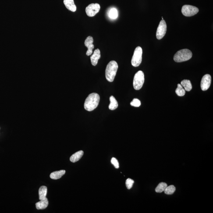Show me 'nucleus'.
Masks as SVG:
<instances>
[{
	"label": "nucleus",
	"mask_w": 213,
	"mask_h": 213,
	"mask_svg": "<svg viewBox=\"0 0 213 213\" xmlns=\"http://www.w3.org/2000/svg\"><path fill=\"white\" fill-rule=\"evenodd\" d=\"M142 54L143 50L141 47L140 46L136 47L132 58L131 63L132 66L136 67L140 66L142 62Z\"/></svg>",
	"instance_id": "39448f33"
},
{
	"label": "nucleus",
	"mask_w": 213,
	"mask_h": 213,
	"mask_svg": "<svg viewBox=\"0 0 213 213\" xmlns=\"http://www.w3.org/2000/svg\"><path fill=\"white\" fill-rule=\"evenodd\" d=\"M101 58V53L99 49H97L94 51L93 55L90 57V60L93 66H96L98 63L99 60Z\"/></svg>",
	"instance_id": "9b49d317"
},
{
	"label": "nucleus",
	"mask_w": 213,
	"mask_h": 213,
	"mask_svg": "<svg viewBox=\"0 0 213 213\" xmlns=\"http://www.w3.org/2000/svg\"><path fill=\"white\" fill-rule=\"evenodd\" d=\"M64 3L66 8L72 12H75L76 11V6L73 0H64Z\"/></svg>",
	"instance_id": "ddd939ff"
},
{
	"label": "nucleus",
	"mask_w": 213,
	"mask_h": 213,
	"mask_svg": "<svg viewBox=\"0 0 213 213\" xmlns=\"http://www.w3.org/2000/svg\"><path fill=\"white\" fill-rule=\"evenodd\" d=\"M134 182V181L133 179H127L126 182V185L127 188L128 189H131L132 186H133Z\"/></svg>",
	"instance_id": "b1692460"
},
{
	"label": "nucleus",
	"mask_w": 213,
	"mask_h": 213,
	"mask_svg": "<svg viewBox=\"0 0 213 213\" xmlns=\"http://www.w3.org/2000/svg\"><path fill=\"white\" fill-rule=\"evenodd\" d=\"M130 105L132 106L139 107L141 105V102L140 100L137 98H135L130 103Z\"/></svg>",
	"instance_id": "5701e85b"
},
{
	"label": "nucleus",
	"mask_w": 213,
	"mask_h": 213,
	"mask_svg": "<svg viewBox=\"0 0 213 213\" xmlns=\"http://www.w3.org/2000/svg\"><path fill=\"white\" fill-rule=\"evenodd\" d=\"M198 8L195 6L189 5H185L182 6V12L184 16L191 17L194 16L199 12Z\"/></svg>",
	"instance_id": "423d86ee"
},
{
	"label": "nucleus",
	"mask_w": 213,
	"mask_h": 213,
	"mask_svg": "<svg viewBox=\"0 0 213 213\" xmlns=\"http://www.w3.org/2000/svg\"><path fill=\"white\" fill-rule=\"evenodd\" d=\"M108 16L111 19H115L117 18L118 16L117 10L115 8H112L109 10L108 12Z\"/></svg>",
	"instance_id": "6ab92c4d"
},
{
	"label": "nucleus",
	"mask_w": 213,
	"mask_h": 213,
	"mask_svg": "<svg viewBox=\"0 0 213 213\" xmlns=\"http://www.w3.org/2000/svg\"><path fill=\"white\" fill-rule=\"evenodd\" d=\"M192 57L191 51L186 49L179 50L174 55V60L176 62H181L189 60Z\"/></svg>",
	"instance_id": "7ed1b4c3"
},
{
	"label": "nucleus",
	"mask_w": 213,
	"mask_h": 213,
	"mask_svg": "<svg viewBox=\"0 0 213 213\" xmlns=\"http://www.w3.org/2000/svg\"><path fill=\"white\" fill-rule=\"evenodd\" d=\"M168 186L166 183L164 182H161L157 186V187L156 188V191L157 193H161L164 191L166 188Z\"/></svg>",
	"instance_id": "412c9836"
},
{
	"label": "nucleus",
	"mask_w": 213,
	"mask_h": 213,
	"mask_svg": "<svg viewBox=\"0 0 213 213\" xmlns=\"http://www.w3.org/2000/svg\"><path fill=\"white\" fill-rule=\"evenodd\" d=\"M181 85L184 87L185 90L187 91H190L192 89V86L190 81L184 79L181 82Z\"/></svg>",
	"instance_id": "f3484780"
},
{
	"label": "nucleus",
	"mask_w": 213,
	"mask_h": 213,
	"mask_svg": "<svg viewBox=\"0 0 213 213\" xmlns=\"http://www.w3.org/2000/svg\"><path fill=\"white\" fill-rule=\"evenodd\" d=\"M83 154L84 152L82 150L77 152L71 156L70 158V161L73 163H75L78 161L83 156Z\"/></svg>",
	"instance_id": "4468645a"
},
{
	"label": "nucleus",
	"mask_w": 213,
	"mask_h": 213,
	"mask_svg": "<svg viewBox=\"0 0 213 213\" xmlns=\"http://www.w3.org/2000/svg\"><path fill=\"white\" fill-rule=\"evenodd\" d=\"M144 81V73L139 71L135 74L133 79V86L135 90H139L143 87Z\"/></svg>",
	"instance_id": "20e7f679"
},
{
	"label": "nucleus",
	"mask_w": 213,
	"mask_h": 213,
	"mask_svg": "<svg viewBox=\"0 0 213 213\" xmlns=\"http://www.w3.org/2000/svg\"><path fill=\"white\" fill-rule=\"evenodd\" d=\"M66 171L61 170L53 172L50 175L51 179H60L65 174Z\"/></svg>",
	"instance_id": "2eb2a0df"
},
{
	"label": "nucleus",
	"mask_w": 213,
	"mask_h": 213,
	"mask_svg": "<svg viewBox=\"0 0 213 213\" xmlns=\"http://www.w3.org/2000/svg\"><path fill=\"white\" fill-rule=\"evenodd\" d=\"M111 163L115 166V168H119V164L117 160L115 158H112L111 160Z\"/></svg>",
	"instance_id": "393cba45"
},
{
	"label": "nucleus",
	"mask_w": 213,
	"mask_h": 213,
	"mask_svg": "<svg viewBox=\"0 0 213 213\" xmlns=\"http://www.w3.org/2000/svg\"><path fill=\"white\" fill-rule=\"evenodd\" d=\"M211 77L209 74H206L202 79L200 87L202 90L206 91L211 86Z\"/></svg>",
	"instance_id": "1a4fd4ad"
},
{
	"label": "nucleus",
	"mask_w": 213,
	"mask_h": 213,
	"mask_svg": "<svg viewBox=\"0 0 213 213\" xmlns=\"http://www.w3.org/2000/svg\"><path fill=\"white\" fill-rule=\"evenodd\" d=\"M176 190V188L173 185L167 186L165 190H164V193L167 195H172L173 194L174 192Z\"/></svg>",
	"instance_id": "4be33fe9"
},
{
	"label": "nucleus",
	"mask_w": 213,
	"mask_h": 213,
	"mask_svg": "<svg viewBox=\"0 0 213 213\" xmlns=\"http://www.w3.org/2000/svg\"><path fill=\"white\" fill-rule=\"evenodd\" d=\"M49 204L48 199L46 197L40 200L36 204V208L37 210H44L46 208Z\"/></svg>",
	"instance_id": "f8f14e48"
},
{
	"label": "nucleus",
	"mask_w": 213,
	"mask_h": 213,
	"mask_svg": "<svg viewBox=\"0 0 213 213\" xmlns=\"http://www.w3.org/2000/svg\"><path fill=\"white\" fill-rule=\"evenodd\" d=\"M100 9V6L99 4H91L86 7V13L88 16L92 17L98 13Z\"/></svg>",
	"instance_id": "0eeeda50"
},
{
	"label": "nucleus",
	"mask_w": 213,
	"mask_h": 213,
	"mask_svg": "<svg viewBox=\"0 0 213 213\" xmlns=\"http://www.w3.org/2000/svg\"><path fill=\"white\" fill-rule=\"evenodd\" d=\"M167 24L164 20H161L157 29L156 34L157 38L160 40L165 35L167 31Z\"/></svg>",
	"instance_id": "6e6552de"
},
{
	"label": "nucleus",
	"mask_w": 213,
	"mask_h": 213,
	"mask_svg": "<svg viewBox=\"0 0 213 213\" xmlns=\"http://www.w3.org/2000/svg\"><path fill=\"white\" fill-rule=\"evenodd\" d=\"M118 69V65L115 61H110L105 69L106 79L108 81H113Z\"/></svg>",
	"instance_id": "f03ea898"
},
{
	"label": "nucleus",
	"mask_w": 213,
	"mask_h": 213,
	"mask_svg": "<svg viewBox=\"0 0 213 213\" xmlns=\"http://www.w3.org/2000/svg\"><path fill=\"white\" fill-rule=\"evenodd\" d=\"M99 95L93 93L89 95L86 98L84 104V108L86 110L91 111L97 108L99 103Z\"/></svg>",
	"instance_id": "f257e3e1"
},
{
	"label": "nucleus",
	"mask_w": 213,
	"mask_h": 213,
	"mask_svg": "<svg viewBox=\"0 0 213 213\" xmlns=\"http://www.w3.org/2000/svg\"><path fill=\"white\" fill-rule=\"evenodd\" d=\"M176 93L179 97H183L186 93V90L183 88L181 84H178L177 88L176 90Z\"/></svg>",
	"instance_id": "aec40b11"
},
{
	"label": "nucleus",
	"mask_w": 213,
	"mask_h": 213,
	"mask_svg": "<svg viewBox=\"0 0 213 213\" xmlns=\"http://www.w3.org/2000/svg\"><path fill=\"white\" fill-rule=\"evenodd\" d=\"M47 187L45 186H41L39 189V199L41 200L43 199L46 197L47 193Z\"/></svg>",
	"instance_id": "a211bd4d"
},
{
	"label": "nucleus",
	"mask_w": 213,
	"mask_h": 213,
	"mask_svg": "<svg viewBox=\"0 0 213 213\" xmlns=\"http://www.w3.org/2000/svg\"><path fill=\"white\" fill-rule=\"evenodd\" d=\"M94 40L93 37L89 36L85 40L84 44L85 46L88 48V50L86 53V55L90 56L93 54V49H94V46L93 43Z\"/></svg>",
	"instance_id": "9d476101"
},
{
	"label": "nucleus",
	"mask_w": 213,
	"mask_h": 213,
	"mask_svg": "<svg viewBox=\"0 0 213 213\" xmlns=\"http://www.w3.org/2000/svg\"><path fill=\"white\" fill-rule=\"evenodd\" d=\"M110 104L108 106L109 109L111 110H114L116 109L118 107V103L116 99L113 96H111L110 97Z\"/></svg>",
	"instance_id": "dca6fc26"
}]
</instances>
